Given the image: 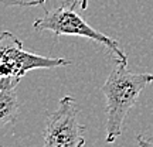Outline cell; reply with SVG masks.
I'll return each instance as SVG.
<instances>
[{
    "mask_svg": "<svg viewBox=\"0 0 153 147\" xmlns=\"http://www.w3.org/2000/svg\"><path fill=\"white\" fill-rule=\"evenodd\" d=\"M152 82L153 74H133L128 69V61L115 58L114 68L101 86V92L106 99V143L116 142L122 134L125 117Z\"/></svg>",
    "mask_w": 153,
    "mask_h": 147,
    "instance_id": "cell-1",
    "label": "cell"
},
{
    "mask_svg": "<svg viewBox=\"0 0 153 147\" xmlns=\"http://www.w3.org/2000/svg\"><path fill=\"white\" fill-rule=\"evenodd\" d=\"M6 6H20V7H33V6H43L45 0H1Z\"/></svg>",
    "mask_w": 153,
    "mask_h": 147,
    "instance_id": "cell-6",
    "label": "cell"
},
{
    "mask_svg": "<svg viewBox=\"0 0 153 147\" xmlns=\"http://www.w3.org/2000/svg\"><path fill=\"white\" fill-rule=\"evenodd\" d=\"M76 4L74 0H65L58 7L45 10L43 17L37 18L33 23V27L36 31H51L54 33L57 41L60 35H76V37L89 38L99 45L108 48L114 54L116 60L128 61L126 54L120 49L119 43L114 38L108 37L106 34L101 33L98 30L88 24L76 11Z\"/></svg>",
    "mask_w": 153,
    "mask_h": 147,
    "instance_id": "cell-2",
    "label": "cell"
},
{
    "mask_svg": "<svg viewBox=\"0 0 153 147\" xmlns=\"http://www.w3.org/2000/svg\"><path fill=\"white\" fill-rule=\"evenodd\" d=\"M75 99L67 95L58 102L53 113H47L44 126L43 147H82L85 144V126L78 122Z\"/></svg>",
    "mask_w": 153,
    "mask_h": 147,
    "instance_id": "cell-4",
    "label": "cell"
},
{
    "mask_svg": "<svg viewBox=\"0 0 153 147\" xmlns=\"http://www.w3.org/2000/svg\"><path fill=\"white\" fill-rule=\"evenodd\" d=\"M136 143L140 147H153V142H152V140L145 139L142 134H137V136H136Z\"/></svg>",
    "mask_w": 153,
    "mask_h": 147,
    "instance_id": "cell-7",
    "label": "cell"
},
{
    "mask_svg": "<svg viewBox=\"0 0 153 147\" xmlns=\"http://www.w3.org/2000/svg\"><path fill=\"white\" fill-rule=\"evenodd\" d=\"M74 1H75L76 4L79 6V9H81V10H87L88 1H89V0H74Z\"/></svg>",
    "mask_w": 153,
    "mask_h": 147,
    "instance_id": "cell-8",
    "label": "cell"
},
{
    "mask_svg": "<svg viewBox=\"0 0 153 147\" xmlns=\"http://www.w3.org/2000/svg\"><path fill=\"white\" fill-rule=\"evenodd\" d=\"M71 61L67 58H53L28 52L23 48V43L10 31L0 35V75L20 82L28 71L33 69H51L67 66Z\"/></svg>",
    "mask_w": 153,
    "mask_h": 147,
    "instance_id": "cell-3",
    "label": "cell"
},
{
    "mask_svg": "<svg viewBox=\"0 0 153 147\" xmlns=\"http://www.w3.org/2000/svg\"><path fill=\"white\" fill-rule=\"evenodd\" d=\"M19 82L1 76L0 79V125L4 126L7 123H14L19 117L22 105L17 98L16 88Z\"/></svg>",
    "mask_w": 153,
    "mask_h": 147,
    "instance_id": "cell-5",
    "label": "cell"
}]
</instances>
